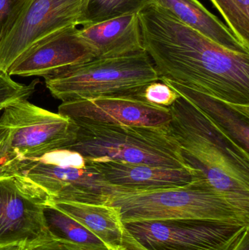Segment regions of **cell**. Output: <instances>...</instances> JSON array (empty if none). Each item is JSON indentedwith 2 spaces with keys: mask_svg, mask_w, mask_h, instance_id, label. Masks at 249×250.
Masks as SVG:
<instances>
[{
  "mask_svg": "<svg viewBox=\"0 0 249 250\" xmlns=\"http://www.w3.org/2000/svg\"><path fill=\"white\" fill-rule=\"evenodd\" d=\"M50 204L78 221L110 250H124L123 239L125 228L116 207L109 204L68 202Z\"/></svg>",
  "mask_w": 249,
  "mask_h": 250,
  "instance_id": "cell-17",
  "label": "cell"
},
{
  "mask_svg": "<svg viewBox=\"0 0 249 250\" xmlns=\"http://www.w3.org/2000/svg\"><path fill=\"white\" fill-rule=\"evenodd\" d=\"M58 113L72 120L129 126H168V107L150 104L142 98L103 97L61 103Z\"/></svg>",
  "mask_w": 249,
  "mask_h": 250,
  "instance_id": "cell-12",
  "label": "cell"
},
{
  "mask_svg": "<svg viewBox=\"0 0 249 250\" xmlns=\"http://www.w3.org/2000/svg\"><path fill=\"white\" fill-rule=\"evenodd\" d=\"M32 0H0V46Z\"/></svg>",
  "mask_w": 249,
  "mask_h": 250,
  "instance_id": "cell-22",
  "label": "cell"
},
{
  "mask_svg": "<svg viewBox=\"0 0 249 250\" xmlns=\"http://www.w3.org/2000/svg\"><path fill=\"white\" fill-rule=\"evenodd\" d=\"M96 58L77 26L66 28L34 44L22 54L7 73L22 77L54 76Z\"/></svg>",
  "mask_w": 249,
  "mask_h": 250,
  "instance_id": "cell-11",
  "label": "cell"
},
{
  "mask_svg": "<svg viewBox=\"0 0 249 250\" xmlns=\"http://www.w3.org/2000/svg\"><path fill=\"white\" fill-rule=\"evenodd\" d=\"M44 217L52 238L67 241L85 250H111L83 225L51 204L45 206Z\"/></svg>",
  "mask_w": 249,
  "mask_h": 250,
  "instance_id": "cell-18",
  "label": "cell"
},
{
  "mask_svg": "<svg viewBox=\"0 0 249 250\" xmlns=\"http://www.w3.org/2000/svg\"><path fill=\"white\" fill-rule=\"evenodd\" d=\"M138 18L143 48L159 78L249 110V54L221 46L154 4Z\"/></svg>",
  "mask_w": 249,
  "mask_h": 250,
  "instance_id": "cell-1",
  "label": "cell"
},
{
  "mask_svg": "<svg viewBox=\"0 0 249 250\" xmlns=\"http://www.w3.org/2000/svg\"><path fill=\"white\" fill-rule=\"evenodd\" d=\"M153 0H88L80 26L138 13Z\"/></svg>",
  "mask_w": 249,
  "mask_h": 250,
  "instance_id": "cell-19",
  "label": "cell"
},
{
  "mask_svg": "<svg viewBox=\"0 0 249 250\" xmlns=\"http://www.w3.org/2000/svg\"><path fill=\"white\" fill-rule=\"evenodd\" d=\"M73 120L76 126L74 138L61 149L76 151L89 161H118L188 169L169 125L129 126Z\"/></svg>",
  "mask_w": 249,
  "mask_h": 250,
  "instance_id": "cell-4",
  "label": "cell"
},
{
  "mask_svg": "<svg viewBox=\"0 0 249 250\" xmlns=\"http://www.w3.org/2000/svg\"><path fill=\"white\" fill-rule=\"evenodd\" d=\"M0 112H1V111H0Z\"/></svg>",
  "mask_w": 249,
  "mask_h": 250,
  "instance_id": "cell-28",
  "label": "cell"
},
{
  "mask_svg": "<svg viewBox=\"0 0 249 250\" xmlns=\"http://www.w3.org/2000/svg\"><path fill=\"white\" fill-rule=\"evenodd\" d=\"M125 228V227H124ZM123 246H124V250H146L144 248H142L140 245L134 241V239L130 236V233L124 230V239H123Z\"/></svg>",
  "mask_w": 249,
  "mask_h": 250,
  "instance_id": "cell-25",
  "label": "cell"
},
{
  "mask_svg": "<svg viewBox=\"0 0 249 250\" xmlns=\"http://www.w3.org/2000/svg\"><path fill=\"white\" fill-rule=\"evenodd\" d=\"M90 162L107 182L116 188L132 190L184 187L196 178L192 171L182 167L118 161Z\"/></svg>",
  "mask_w": 249,
  "mask_h": 250,
  "instance_id": "cell-13",
  "label": "cell"
},
{
  "mask_svg": "<svg viewBox=\"0 0 249 250\" xmlns=\"http://www.w3.org/2000/svg\"><path fill=\"white\" fill-rule=\"evenodd\" d=\"M169 129L195 179L249 211V153L197 107L180 96L171 106Z\"/></svg>",
  "mask_w": 249,
  "mask_h": 250,
  "instance_id": "cell-2",
  "label": "cell"
},
{
  "mask_svg": "<svg viewBox=\"0 0 249 250\" xmlns=\"http://www.w3.org/2000/svg\"><path fill=\"white\" fill-rule=\"evenodd\" d=\"M249 229L244 232L231 250H249Z\"/></svg>",
  "mask_w": 249,
  "mask_h": 250,
  "instance_id": "cell-26",
  "label": "cell"
},
{
  "mask_svg": "<svg viewBox=\"0 0 249 250\" xmlns=\"http://www.w3.org/2000/svg\"><path fill=\"white\" fill-rule=\"evenodd\" d=\"M79 29L95 54V59L123 57L145 51L138 13L127 15Z\"/></svg>",
  "mask_w": 249,
  "mask_h": 250,
  "instance_id": "cell-14",
  "label": "cell"
},
{
  "mask_svg": "<svg viewBox=\"0 0 249 250\" xmlns=\"http://www.w3.org/2000/svg\"><path fill=\"white\" fill-rule=\"evenodd\" d=\"M16 173L41 188L50 203L109 204L114 188L90 161L70 150L26 160Z\"/></svg>",
  "mask_w": 249,
  "mask_h": 250,
  "instance_id": "cell-7",
  "label": "cell"
},
{
  "mask_svg": "<svg viewBox=\"0 0 249 250\" xmlns=\"http://www.w3.org/2000/svg\"><path fill=\"white\" fill-rule=\"evenodd\" d=\"M159 81L190 101L249 152V110L241 109L166 78Z\"/></svg>",
  "mask_w": 249,
  "mask_h": 250,
  "instance_id": "cell-15",
  "label": "cell"
},
{
  "mask_svg": "<svg viewBox=\"0 0 249 250\" xmlns=\"http://www.w3.org/2000/svg\"><path fill=\"white\" fill-rule=\"evenodd\" d=\"M179 97L176 92L160 81L148 85L142 94V98L147 102L168 108Z\"/></svg>",
  "mask_w": 249,
  "mask_h": 250,
  "instance_id": "cell-23",
  "label": "cell"
},
{
  "mask_svg": "<svg viewBox=\"0 0 249 250\" xmlns=\"http://www.w3.org/2000/svg\"><path fill=\"white\" fill-rule=\"evenodd\" d=\"M39 82L35 79L29 84H21L13 81L8 73L0 70V111L16 101L29 99L35 93Z\"/></svg>",
  "mask_w": 249,
  "mask_h": 250,
  "instance_id": "cell-21",
  "label": "cell"
},
{
  "mask_svg": "<svg viewBox=\"0 0 249 250\" xmlns=\"http://www.w3.org/2000/svg\"><path fill=\"white\" fill-rule=\"evenodd\" d=\"M0 250H25V245L14 244L0 247Z\"/></svg>",
  "mask_w": 249,
  "mask_h": 250,
  "instance_id": "cell-27",
  "label": "cell"
},
{
  "mask_svg": "<svg viewBox=\"0 0 249 250\" xmlns=\"http://www.w3.org/2000/svg\"><path fill=\"white\" fill-rule=\"evenodd\" d=\"M25 250H85L77 245L70 243L67 241L49 238L32 244L29 246H25Z\"/></svg>",
  "mask_w": 249,
  "mask_h": 250,
  "instance_id": "cell-24",
  "label": "cell"
},
{
  "mask_svg": "<svg viewBox=\"0 0 249 250\" xmlns=\"http://www.w3.org/2000/svg\"><path fill=\"white\" fill-rule=\"evenodd\" d=\"M109 204L118 208L124 224L199 220L249 226V211L237 207L197 179L186 186L152 190L114 186Z\"/></svg>",
  "mask_w": 249,
  "mask_h": 250,
  "instance_id": "cell-3",
  "label": "cell"
},
{
  "mask_svg": "<svg viewBox=\"0 0 249 250\" xmlns=\"http://www.w3.org/2000/svg\"><path fill=\"white\" fill-rule=\"evenodd\" d=\"M74 121L31 104L28 100L6 106L0 116V175L16 173L26 160L68 145Z\"/></svg>",
  "mask_w": 249,
  "mask_h": 250,
  "instance_id": "cell-6",
  "label": "cell"
},
{
  "mask_svg": "<svg viewBox=\"0 0 249 250\" xmlns=\"http://www.w3.org/2000/svg\"><path fill=\"white\" fill-rule=\"evenodd\" d=\"M159 81V74L145 51L94 59L45 78L51 95L62 103L103 97L142 98L146 86Z\"/></svg>",
  "mask_w": 249,
  "mask_h": 250,
  "instance_id": "cell-5",
  "label": "cell"
},
{
  "mask_svg": "<svg viewBox=\"0 0 249 250\" xmlns=\"http://www.w3.org/2000/svg\"><path fill=\"white\" fill-rule=\"evenodd\" d=\"M88 0H32L0 46V70L7 73L34 44L66 28L80 26Z\"/></svg>",
  "mask_w": 249,
  "mask_h": 250,
  "instance_id": "cell-10",
  "label": "cell"
},
{
  "mask_svg": "<svg viewBox=\"0 0 249 250\" xmlns=\"http://www.w3.org/2000/svg\"><path fill=\"white\" fill-rule=\"evenodd\" d=\"M177 20L200 32L221 46L235 52L249 54L232 31L198 0H153Z\"/></svg>",
  "mask_w": 249,
  "mask_h": 250,
  "instance_id": "cell-16",
  "label": "cell"
},
{
  "mask_svg": "<svg viewBox=\"0 0 249 250\" xmlns=\"http://www.w3.org/2000/svg\"><path fill=\"white\" fill-rule=\"evenodd\" d=\"M49 204L48 195L23 175H0V247L51 238L44 217Z\"/></svg>",
  "mask_w": 249,
  "mask_h": 250,
  "instance_id": "cell-9",
  "label": "cell"
},
{
  "mask_svg": "<svg viewBox=\"0 0 249 250\" xmlns=\"http://www.w3.org/2000/svg\"><path fill=\"white\" fill-rule=\"evenodd\" d=\"M237 39L249 49V0H210Z\"/></svg>",
  "mask_w": 249,
  "mask_h": 250,
  "instance_id": "cell-20",
  "label": "cell"
},
{
  "mask_svg": "<svg viewBox=\"0 0 249 250\" xmlns=\"http://www.w3.org/2000/svg\"><path fill=\"white\" fill-rule=\"evenodd\" d=\"M127 231L146 250H231L249 226L181 220L124 224Z\"/></svg>",
  "mask_w": 249,
  "mask_h": 250,
  "instance_id": "cell-8",
  "label": "cell"
}]
</instances>
